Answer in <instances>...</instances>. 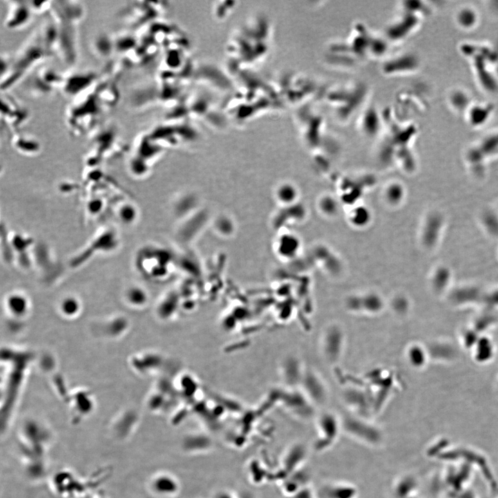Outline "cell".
Returning <instances> with one entry per match:
<instances>
[{
    "label": "cell",
    "instance_id": "obj_1",
    "mask_svg": "<svg viewBox=\"0 0 498 498\" xmlns=\"http://www.w3.org/2000/svg\"><path fill=\"white\" fill-rule=\"evenodd\" d=\"M494 111L492 104L486 102H472L463 116L471 127H479L486 124Z\"/></svg>",
    "mask_w": 498,
    "mask_h": 498
},
{
    "label": "cell",
    "instance_id": "obj_2",
    "mask_svg": "<svg viewBox=\"0 0 498 498\" xmlns=\"http://www.w3.org/2000/svg\"><path fill=\"white\" fill-rule=\"evenodd\" d=\"M454 20L461 29L472 30L476 28L479 23V15L474 8L464 6L456 10Z\"/></svg>",
    "mask_w": 498,
    "mask_h": 498
},
{
    "label": "cell",
    "instance_id": "obj_3",
    "mask_svg": "<svg viewBox=\"0 0 498 498\" xmlns=\"http://www.w3.org/2000/svg\"><path fill=\"white\" fill-rule=\"evenodd\" d=\"M468 93L461 88H454L447 95V102L450 107L456 113L464 114L471 102Z\"/></svg>",
    "mask_w": 498,
    "mask_h": 498
},
{
    "label": "cell",
    "instance_id": "obj_4",
    "mask_svg": "<svg viewBox=\"0 0 498 498\" xmlns=\"http://www.w3.org/2000/svg\"><path fill=\"white\" fill-rule=\"evenodd\" d=\"M116 214L120 222L129 225L136 219V210L130 203L121 204L116 211Z\"/></svg>",
    "mask_w": 498,
    "mask_h": 498
}]
</instances>
